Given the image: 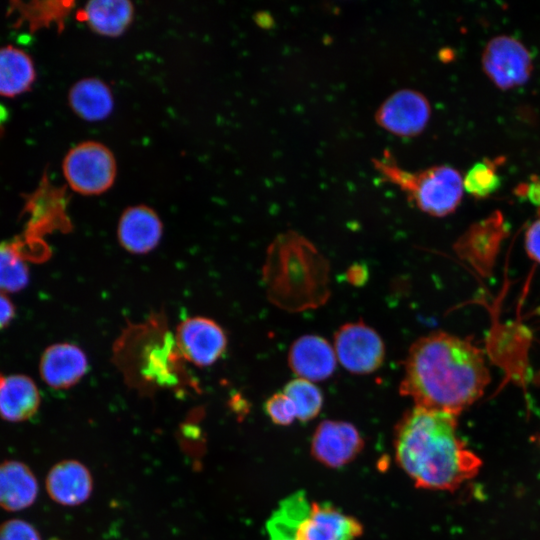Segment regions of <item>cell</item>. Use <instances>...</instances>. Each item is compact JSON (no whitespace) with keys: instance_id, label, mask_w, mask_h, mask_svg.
<instances>
[{"instance_id":"obj_1","label":"cell","mask_w":540,"mask_h":540,"mask_svg":"<svg viewBox=\"0 0 540 540\" xmlns=\"http://www.w3.org/2000/svg\"><path fill=\"white\" fill-rule=\"evenodd\" d=\"M490 379L481 349L467 338L436 331L410 346L400 393L417 407L458 416L481 398Z\"/></svg>"},{"instance_id":"obj_2","label":"cell","mask_w":540,"mask_h":540,"mask_svg":"<svg viewBox=\"0 0 540 540\" xmlns=\"http://www.w3.org/2000/svg\"><path fill=\"white\" fill-rule=\"evenodd\" d=\"M395 457L424 489L454 491L473 479L482 460L457 432V416L414 406L396 427Z\"/></svg>"},{"instance_id":"obj_3","label":"cell","mask_w":540,"mask_h":540,"mask_svg":"<svg viewBox=\"0 0 540 540\" xmlns=\"http://www.w3.org/2000/svg\"><path fill=\"white\" fill-rule=\"evenodd\" d=\"M114 359L136 387L172 388L187 376L175 335L158 315L127 328L115 343Z\"/></svg>"},{"instance_id":"obj_4","label":"cell","mask_w":540,"mask_h":540,"mask_svg":"<svg viewBox=\"0 0 540 540\" xmlns=\"http://www.w3.org/2000/svg\"><path fill=\"white\" fill-rule=\"evenodd\" d=\"M267 282L276 302L281 295H301L302 306L318 305L327 297V270L324 259L303 237L294 232L281 235L270 247ZM286 298L282 305H284Z\"/></svg>"},{"instance_id":"obj_5","label":"cell","mask_w":540,"mask_h":540,"mask_svg":"<svg viewBox=\"0 0 540 540\" xmlns=\"http://www.w3.org/2000/svg\"><path fill=\"white\" fill-rule=\"evenodd\" d=\"M374 168L386 181L398 186L423 212L443 217L460 204L463 178L453 167L438 165L422 171L402 169L389 151L372 160Z\"/></svg>"},{"instance_id":"obj_6","label":"cell","mask_w":540,"mask_h":540,"mask_svg":"<svg viewBox=\"0 0 540 540\" xmlns=\"http://www.w3.org/2000/svg\"><path fill=\"white\" fill-rule=\"evenodd\" d=\"M62 167L70 188L87 196L109 190L117 174L112 151L97 141H85L74 146L66 154Z\"/></svg>"},{"instance_id":"obj_7","label":"cell","mask_w":540,"mask_h":540,"mask_svg":"<svg viewBox=\"0 0 540 540\" xmlns=\"http://www.w3.org/2000/svg\"><path fill=\"white\" fill-rule=\"evenodd\" d=\"M333 348L340 364L358 375L376 371L385 357L382 338L362 321L342 325L335 333Z\"/></svg>"},{"instance_id":"obj_8","label":"cell","mask_w":540,"mask_h":540,"mask_svg":"<svg viewBox=\"0 0 540 540\" xmlns=\"http://www.w3.org/2000/svg\"><path fill=\"white\" fill-rule=\"evenodd\" d=\"M485 73L501 89L524 84L532 72L528 49L517 39L501 35L491 39L483 52Z\"/></svg>"},{"instance_id":"obj_9","label":"cell","mask_w":540,"mask_h":540,"mask_svg":"<svg viewBox=\"0 0 540 540\" xmlns=\"http://www.w3.org/2000/svg\"><path fill=\"white\" fill-rule=\"evenodd\" d=\"M175 340L183 359L197 367L216 363L227 348V336L213 319L193 316L183 320L175 330Z\"/></svg>"},{"instance_id":"obj_10","label":"cell","mask_w":540,"mask_h":540,"mask_svg":"<svg viewBox=\"0 0 540 540\" xmlns=\"http://www.w3.org/2000/svg\"><path fill=\"white\" fill-rule=\"evenodd\" d=\"M430 114V104L422 93L413 89H401L380 105L375 120L391 134L413 137L425 129Z\"/></svg>"},{"instance_id":"obj_11","label":"cell","mask_w":540,"mask_h":540,"mask_svg":"<svg viewBox=\"0 0 540 540\" xmlns=\"http://www.w3.org/2000/svg\"><path fill=\"white\" fill-rule=\"evenodd\" d=\"M364 442L356 427L348 422L325 420L316 428L311 453L330 468L347 465L361 452Z\"/></svg>"},{"instance_id":"obj_12","label":"cell","mask_w":540,"mask_h":540,"mask_svg":"<svg viewBox=\"0 0 540 540\" xmlns=\"http://www.w3.org/2000/svg\"><path fill=\"white\" fill-rule=\"evenodd\" d=\"M163 235V223L157 212L139 204L126 208L117 225V239L127 252L144 255L154 250Z\"/></svg>"},{"instance_id":"obj_13","label":"cell","mask_w":540,"mask_h":540,"mask_svg":"<svg viewBox=\"0 0 540 540\" xmlns=\"http://www.w3.org/2000/svg\"><path fill=\"white\" fill-rule=\"evenodd\" d=\"M362 524L328 503H312L297 531V540H355Z\"/></svg>"},{"instance_id":"obj_14","label":"cell","mask_w":540,"mask_h":540,"mask_svg":"<svg viewBox=\"0 0 540 540\" xmlns=\"http://www.w3.org/2000/svg\"><path fill=\"white\" fill-rule=\"evenodd\" d=\"M49 497L62 506H78L85 503L93 491L90 470L80 461L62 460L51 467L45 479Z\"/></svg>"},{"instance_id":"obj_15","label":"cell","mask_w":540,"mask_h":540,"mask_svg":"<svg viewBox=\"0 0 540 540\" xmlns=\"http://www.w3.org/2000/svg\"><path fill=\"white\" fill-rule=\"evenodd\" d=\"M87 370L88 358L85 352L68 342L47 347L39 364L42 380L54 389H67L76 385Z\"/></svg>"},{"instance_id":"obj_16","label":"cell","mask_w":540,"mask_h":540,"mask_svg":"<svg viewBox=\"0 0 540 540\" xmlns=\"http://www.w3.org/2000/svg\"><path fill=\"white\" fill-rule=\"evenodd\" d=\"M288 363L299 378L314 382L325 380L334 373L337 358L333 346L326 339L309 334L292 343Z\"/></svg>"},{"instance_id":"obj_17","label":"cell","mask_w":540,"mask_h":540,"mask_svg":"<svg viewBox=\"0 0 540 540\" xmlns=\"http://www.w3.org/2000/svg\"><path fill=\"white\" fill-rule=\"evenodd\" d=\"M39 483L31 468L22 461L0 462V508L18 512L32 506L38 498Z\"/></svg>"},{"instance_id":"obj_18","label":"cell","mask_w":540,"mask_h":540,"mask_svg":"<svg viewBox=\"0 0 540 540\" xmlns=\"http://www.w3.org/2000/svg\"><path fill=\"white\" fill-rule=\"evenodd\" d=\"M40 393L35 382L25 375L0 377V417L12 423L33 417L40 407Z\"/></svg>"},{"instance_id":"obj_19","label":"cell","mask_w":540,"mask_h":540,"mask_svg":"<svg viewBox=\"0 0 540 540\" xmlns=\"http://www.w3.org/2000/svg\"><path fill=\"white\" fill-rule=\"evenodd\" d=\"M134 6L128 0H92L79 12L78 18L105 37H118L133 21Z\"/></svg>"},{"instance_id":"obj_20","label":"cell","mask_w":540,"mask_h":540,"mask_svg":"<svg viewBox=\"0 0 540 540\" xmlns=\"http://www.w3.org/2000/svg\"><path fill=\"white\" fill-rule=\"evenodd\" d=\"M68 102L81 119L95 122L106 119L113 111V93L103 80L84 78L69 90Z\"/></svg>"},{"instance_id":"obj_21","label":"cell","mask_w":540,"mask_h":540,"mask_svg":"<svg viewBox=\"0 0 540 540\" xmlns=\"http://www.w3.org/2000/svg\"><path fill=\"white\" fill-rule=\"evenodd\" d=\"M311 504L304 491L284 498L266 522L268 540H297V531Z\"/></svg>"},{"instance_id":"obj_22","label":"cell","mask_w":540,"mask_h":540,"mask_svg":"<svg viewBox=\"0 0 540 540\" xmlns=\"http://www.w3.org/2000/svg\"><path fill=\"white\" fill-rule=\"evenodd\" d=\"M34 80L35 68L25 52L12 46L0 48V95L21 94Z\"/></svg>"},{"instance_id":"obj_23","label":"cell","mask_w":540,"mask_h":540,"mask_svg":"<svg viewBox=\"0 0 540 540\" xmlns=\"http://www.w3.org/2000/svg\"><path fill=\"white\" fill-rule=\"evenodd\" d=\"M29 282V269L16 248L7 242L0 243V291L14 293L24 289Z\"/></svg>"},{"instance_id":"obj_24","label":"cell","mask_w":540,"mask_h":540,"mask_svg":"<svg viewBox=\"0 0 540 540\" xmlns=\"http://www.w3.org/2000/svg\"><path fill=\"white\" fill-rule=\"evenodd\" d=\"M283 392L293 402L298 420L306 422L319 414L323 405V395L313 382L298 377L289 381Z\"/></svg>"},{"instance_id":"obj_25","label":"cell","mask_w":540,"mask_h":540,"mask_svg":"<svg viewBox=\"0 0 540 540\" xmlns=\"http://www.w3.org/2000/svg\"><path fill=\"white\" fill-rule=\"evenodd\" d=\"M501 184L496 166L490 160L475 163L463 178L464 189L476 198H485L494 193Z\"/></svg>"},{"instance_id":"obj_26","label":"cell","mask_w":540,"mask_h":540,"mask_svg":"<svg viewBox=\"0 0 540 540\" xmlns=\"http://www.w3.org/2000/svg\"><path fill=\"white\" fill-rule=\"evenodd\" d=\"M73 4V2H34L33 7L25 9V14L28 13L31 25L38 28L51 22H62Z\"/></svg>"},{"instance_id":"obj_27","label":"cell","mask_w":540,"mask_h":540,"mask_svg":"<svg viewBox=\"0 0 540 540\" xmlns=\"http://www.w3.org/2000/svg\"><path fill=\"white\" fill-rule=\"evenodd\" d=\"M264 410L271 421L277 425H290L297 419L295 406L283 391L272 394L266 400Z\"/></svg>"},{"instance_id":"obj_28","label":"cell","mask_w":540,"mask_h":540,"mask_svg":"<svg viewBox=\"0 0 540 540\" xmlns=\"http://www.w3.org/2000/svg\"><path fill=\"white\" fill-rule=\"evenodd\" d=\"M0 540H43L37 528L21 518L0 523Z\"/></svg>"},{"instance_id":"obj_29","label":"cell","mask_w":540,"mask_h":540,"mask_svg":"<svg viewBox=\"0 0 540 540\" xmlns=\"http://www.w3.org/2000/svg\"><path fill=\"white\" fill-rule=\"evenodd\" d=\"M525 250L533 261L540 264V217L526 230Z\"/></svg>"},{"instance_id":"obj_30","label":"cell","mask_w":540,"mask_h":540,"mask_svg":"<svg viewBox=\"0 0 540 540\" xmlns=\"http://www.w3.org/2000/svg\"><path fill=\"white\" fill-rule=\"evenodd\" d=\"M15 309L7 295L0 291V329L6 327L14 318Z\"/></svg>"},{"instance_id":"obj_31","label":"cell","mask_w":540,"mask_h":540,"mask_svg":"<svg viewBox=\"0 0 540 540\" xmlns=\"http://www.w3.org/2000/svg\"><path fill=\"white\" fill-rule=\"evenodd\" d=\"M523 193L531 202L540 205V179L533 177L529 183L524 185Z\"/></svg>"},{"instance_id":"obj_32","label":"cell","mask_w":540,"mask_h":540,"mask_svg":"<svg viewBox=\"0 0 540 540\" xmlns=\"http://www.w3.org/2000/svg\"><path fill=\"white\" fill-rule=\"evenodd\" d=\"M53 540H56V539H53Z\"/></svg>"}]
</instances>
